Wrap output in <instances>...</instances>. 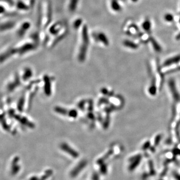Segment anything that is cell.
<instances>
[{
	"label": "cell",
	"instance_id": "1",
	"mask_svg": "<svg viewBox=\"0 0 180 180\" xmlns=\"http://www.w3.org/2000/svg\"><path fill=\"white\" fill-rule=\"evenodd\" d=\"M81 39L82 45L81 47L80 56H81V57H85L86 53L87 48L89 41L88 29L86 25H84L82 27L81 31Z\"/></svg>",
	"mask_w": 180,
	"mask_h": 180
},
{
	"label": "cell",
	"instance_id": "2",
	"mask_svg": "<svg viewBox=\"0 0 180 180\" xmlns=\"http://www.w3.org/2000/svg\"><path fill=\"white\" fill-rule=\"evenodd\" d=\"M51 9L49 6V4L47 2L45 3V8H44V15L43 18V25L44 26H47L51 20Z\"/></svg>",
	"mask_w": 180,
	"mask_h": 180
},
{
	"label": "cell",
	"instance_id": "3",
	"mask_svg": "<svg viewBox=\"0 0 180 180\" xmlns=\"http://www.w3.org/2000/svg\"><path fill=\"white\" fill-rule=\"evenodd\" d=\"M87 164V162L86 160H83L80 162L79 164L77 165L72 171L70 173L71 177L72 178L76 177L78 175L81 171L86 166Z\"/></svg>",
	"mask_w": 180,
	"mask_h": 180
},
{
	"label": "cell",
	"instance_id": "4",
	"mask_svg": "<svg viewBox=\"0 0 180 180\" xmlns=\"http://www.w3.org/2000/svg\"><path fill=\"white\" fill-rule=\"evenodd\" d=\"M61 149L68 153L69 155H70L72 157L74 158H77L79 157V154L75 151L74 150L72 149L69 146H68L67 144L63 143L61 145Z\"/></svg>",
	"mask_w": 180,
	"mask_h": 180
},
{
	"label": "cell",
	"instance_id": "5",
	"mask_svg": "<svg viewBox=\"0 0 180 180\" xmlns=\"http://www.w3.org/2000/svg\"><path fill=\"white\" fill-rule=\"evenodd\" d=\"M63 25L61 22L54 24L49 29V33L51 35H57L63 29Z\"/></svg>",
	"mask_w": 180,
	"mask_h": 180
},
{
	"label": "cell",
	"instance_id": "6",
	"mask_svg": "<svg viewBox=\"0 0 180 180\" xmlns=\"http://www.w3.org/2000/svg\"><path fill=\"white\" fill-rule=\"evenodd\" d=\"M95 37L98 40V41L102 43L103 44H104V45L106 46L109 45V40L104 33L100 32L96 34L95 35Z\"/></svg>",
	"mask_w": 180,
	"mask_h": 180
},
{
	"label": "cell",
	"instance_id": "7",
	"mask_svg": "<svg viewBox=\"0 0 180 180\" xmlns=\"http://www.w3.org/2000/svg\"><path fill=\"white\" fill-rule=\"evenodd\" d=\"M180 61V55H178L166 60L164 64V65H165V66H171L172 65L176 64L177 63H178Z\"/></svg>",
	"mask_w": 180,
	"mask_h": 180
},
{
	"label": "cell",
	"instance_id": "8",
	"mask_svg": "<svg viewBox=\"0 0 180 180\" xmlns=\"http://www.w3.org/2000/svg\"><path fill=\"white\" fill-rule=\"evenodd\" d=\"M169 85H170V88L171 89V92H172V93L173 95L174 98L176 100H178L180 99V96L179 95V93H178L177 89L176 88V86L175 83L173 81H171L169 83Z\"/></svg>",
	"mask_w": 180,
	"mask_h": 180
},
{
	"label": "cell",
	"instance_id": "9",
	"mask_svg": "<svg viewBox=\"0 0 180 180\" xmlns=\"http://www.w3.org/2000/svg\"><path fill=\"white\" fill-rule=\"evenodd\" d=\"M111 7L115 12H119L122 9L121 6L119 3L118 0H111Z\"/></svg>",
	"mask_w": 180,
	"mask_h": 180
},
{
	"label": "cell",
	"instance_id": "10",
	"mask_svg": "<svg viewBox=\"0 0 180 180\" xmlns=\"http://www.w3.org/2000/svg\"><path fill=\"white\" fill-rule=\"evenodd\" d=\"M79 0H70L69 5V9L71 12H74L77 9L78 5Z\"/></svg>",
	"mask_w": 180,
	"mask_h": 180
},
{
	"label": "cell",
	"instance_id": "11",
	"mask_svg": "<svg viewBox=\"0 0 180 180\" xmlns=\"http://www.w3.org/2000/svg\"><path fill=\"white\" fill-rule=\"evenodd\" d=\"M124 45L128 48H130L132 49H137L138 48V45L137 44L129 40H125L124 43Z\"/></svg>",
	"mask_w": 180,
	"mask_h": 180
},
{
	"label": "cell",
	"instance_id": "12",
	"mask_svg": "<svg viewBox=\"0 0 180 180\" xmlns=\"http://www.w3.org/2000/svg\"><path fill=\"white\" fill-rule=\"evenodd\" d=\"M150 41H151V42L153 45V47L154 50H155L156 51H157V52H161V50H162V48H161V47L158 43V42L153 38H151Z\"/></svg>",
	"mask_w": 180,
	"mask_h": 180
},
{
	"label": "cell",
	"instance_id": "13",
	"mask_svg": "<svg viewBox=\"0 0 180 180\" xmlns=\"http://www.w3.org/2000/svg\"><path fill=\"white\" fill-rule=\"evenodd\" d=\"M113 153V151H110L109 152H108L106 154V155L104 156V157H102L101 158H100V159H99L97 161V163L98 164V165H102V164H104V162H105V161H106V160L107 159V158H108L109 157V156L111 155V154H112Z\"/></svg>",
	"mask_w": 180,
	"mask_h": 180
},
{
	"label": "cell",
	"instance_id": "14",
	"mask_svg": "<svg viewBox=\"0 0 180 180\" xmlns=\"http://www.w3.org/2000/svg\"><path fill=\"white\" fill-rule=\"evenodd\" d=\"M142 27L144 30L148 31L151 28V23L149 20H146L142 24Z\"/></svg>",
	"mask_w": 180,
	"mask_h": 180
},
{
	"label": "cell",
	"instance_id": "15",
	"mask_svg": "<svg viewBox=\"0 0 180 180\" xmlns=\"http://www.w3.org/2000/svg\"><path fill=\"white\" fill-rule=\"evenodd\" d=\"M164 19H165L166 21L168 22H171L173 21L174 17V16L172 14H170V13H168V14H167L165 15Z\"/></svg>",
	"mask_w": 180,
	"mask_h": 180
},
{
	"label": "cell",
	"instance_id": "16",
	"mask_svg": "<svg viewBox=\"0 0 180 180\" xmlns=\"http://www.w3.org/2000/svg\"><path fill=\"white\" fill-rule=\"evenodd\" d=\"M82 24V20L81 19H78L76 20L74 23V27L75 29H78L81 26Z\"/></svg>",
	"mask_w": 180,
	"mask_h": 180
},
{
	"label": "cell",
	"instance_id": "17",
	"mask_svg": "<svg viewBox=\"0 0 180 180\" xmlns=\"http://www.w3.org/2000/svg\"><path fill=\"white\" fill-rule=\"evenodd\" d=\"M100 171H101V173L103 174H106L107 173V166L105 164H103L101 165V168H100Z\"/></svg>",
	"mask_w": 180,
	"mask_h": 180
},
{
	"label": "cell",
	"instance_id": "18",
	"mask_svg": "<svg viewBox=\"0 0 180 180\" xmlns=\"http://www.w3.org/2000/svg\"><path fill=\"white\" fill-rule=\"evenodd\" d=\"M156 91H157L156 87L155 86H154L153 85H152V86L150 87L149 90V93L151 94L152 95H155L156 93Z\"/></svg>",
	"mask_w": 180,
	"mask_h": 180
},
{
	"label": "cell",
	"instance_id": "19",
	"mask_svg": "<svg viewBox=\"0 0 180 180\" xmlns=\"http://www.w3.org/2000/svg\"><path fill=\"white\" fill-rule=\"evenodd\" d=\"M92 180H99V175L97 173H94L92 176Z\"/></svg>",
	"mask_w": 180,
	"mask_h": 180
},
{
	"label": "cell",
	"instance_id": "20",
	"mask_svg": "<svg viewBox=\"0 0 180 180\" xmlns=\"http://www.w3.org/2000/svg\"><path fill=\"white\" fill-rule=\"evenodd\" d=\"M176 39H177V40H179L180 39V33L179 34H178V35H177V37H176Z\"/></svg>",
	"mask_w": 180,
	"mask_h": 180
},
{
	"label": "cell",
	"instance_id": "21",
	"mask_svg": "<svg viewBox=\"0 0 180 180\" xmlns=\"http://www.w3.org/2000/svg\"><path fill=\"white\" fill-rule=\"evenodd\" d=\"M138 1V0H132V1H133V2H137Z\"/></svg>",
	"mask_w": 180,
	"mask_h": 180
},
{
	"label": "cell",
	"instance_id": "22",
	"mask_svg": "<svg viewBox=\"0 0 180 180\" xmlns=\"http://www.w3.org/2000/svg\"></svg>",
	"mask_w": 180,
	"mask_h": 180
}]
</instances>
